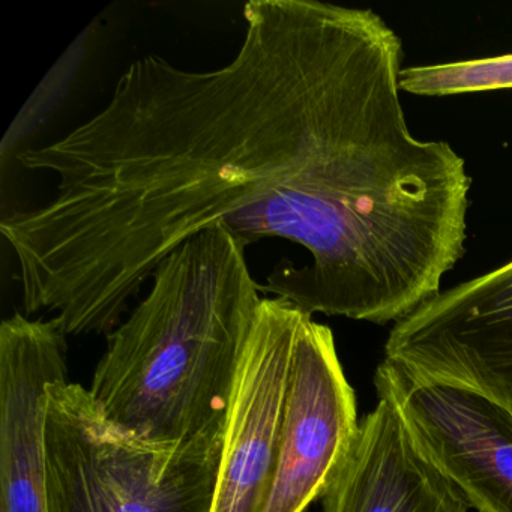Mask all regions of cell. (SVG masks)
<instances>
[{
    "mask_svg": "<svg viewBox=\"0 0 512 512\" xmlns=\"http://www.w3.org/2000/svg\"><path fill=\"white\" fill-rule=\"evenodd\" d=\"M401 91L418 97H451L512 89V55L403 68Z\"/></svg>",
    "mask_w": 512,
    "mask_h": 512,
    "instance_id": "30bf717a",
    "label": "cell"
},
{
    "mask_svg": "<svg viewBox=\"0 0 512 512\" xmlns=\"http://www.w3.org/2000/svg\"><path fill=\"white\" fill-rule=\"evenodd\" d=\"M226 227L179 245L109 335L92 376L107 415L164 442L224 437L239 364L263 296Z\"/></svg>",
    "mask_w": 512,
    "mask_h": 512,
    "instance_id": "7a4b0ae2",
    "label": "cell"
},
{
    "mask_svg": "<svg viewBox=\"0 0 512 512\" xmlns=\"http://www.w3.org/2000/svg\"><path fill=\"white\" fill-rule=\"evenodd\" d=\"M323 512H470L460 491L425 457L395 401L377 404L322 496Z\"/></svg>",
    "mask_w": 512,
    "mask_h": 512,
    "instance_id": "9c48e42d",
    "label": "cell"
},
{
    "mask_svg": "<svg viewBox=\"0 0 512 512\" xmlns=\"http://www.w3.org/2000/svg\"><path fill=\"white\" fill-rule=\"evenodd\" d=\"M307 316L287 299L260 301L227 412L211 512H265L293 349Z\"/></svg>",
    "mask_w": 512,
    "mask_h": 512,
    "instance_id": "8992f818",
    "label": "cell"
},
{
    "mask_svg": "<svg viewBox=\"0 0 512 512\" xmlns=\"http://www.w3.org/2000/svg\"><path fill=\"white\" fill-rule=\"evenodd\" d=\"M377 392L397 404L416 445L476 512H512V413L491 398L418 379L383 359Z\"/></svg>",
    "mask_w": 512,
    "mask_h": 512,
    "instance_id": "5b68a950",
    "label": "cell"
},
{
    "mask_svg": "<svg viewBox=\"0 0 512 512\" xmlns=\"http://www.w3.org/2000/svg\"><path fill=\"white\" fill-rule=\"evenodd\" d=\"M385 359L418 379L472 389L512 413V260L395 323Z\"/></svg>",
    "mask_w": 512,
    "mask_h": 512,
    "instance_id": "277c9868",
    "label": "cell"
},
{
    "mask_svg": "<svg viewBox=\"0 0 512 512\" xmlns=\"http://www.w3.org/2000/svg\"><path fill=\"white\" fill-rule=\"evenodd\" d=\"M224 437L164 442L113 421L89 389L47 386L49 512H211Z\"/></svg>",
    "mask_w": 512,
    "mask_h": 512,
    "instance_id": "3957f363",
    "label": "cell"
},
{
    "mask_svg": "<svg viewBox=\"0 0 512 512\" xmlns=\"http://www.w3.org/2000/svg\"><path fill=\"white\" fill-rule=\"evenodd\" d=\"M358 427L355 391L338 358L334 334L308 314L293 349L265 512H305L322 499Z\"/></svg>",
    "mask_w": 512,
    "mask_h": 512,
    "instance_id": "52a82bcc",
    "label": "cell"
},
{
    "mask_svg": "<svg viewBox=\"0 0 512 512\" xmlns=\"http://www.w3.org/2000/svg\"><path fill=\"white\" fill-rule=\"evenodd\" d=\"M67 337L55 319L25 313L0 325V512H49L47 386L67 379Z\"/></svg>",
    "mask_w": 512,
    "mask_h": 512,
    "instance_id": "ba28073f",
    "label": "cell"
},
{
    "mask_svg": "<svg viewBox=\"0 0 512 512\" xmlns=\"http://www.w3.org/2000/svg\"><path fill=\"white\" fill-rule=\"evenodd\" d=\"M232 61L128 65L106 106L19 163L53 196L0 232L23 308L65 334L109 335L161 262L209 227L284 239L310 262L262 292L305 313L400 322L466 253L470 176L419 140L401 104L403 44L373 10L251 0Z\"/></svg>",
    "mask_w": 512,
    "mask_h": 512,
    "instance_id": "6da1fadb",
    "label": "cell"
}]
</instances>
